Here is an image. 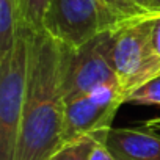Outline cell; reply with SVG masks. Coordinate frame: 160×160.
<instances>
[{
  "label": "cell",
  "mask_w": 160,
  "mask_h": 160,
  "mask_svg": "<svg viewBox=\"0 0 160 160\" xmlns=\"http://www.w3.org/2000/svg\"><path fill=\"white\" fill-rule=\"evenodd\" d=\"M110 49L112 30L78 47L60 46V77L64 104L105 87L121 88Z\"/></svg>",
  "instance_id": "cell-3"
},
{
  "label": "cell",
  "mask_w": 160,
  "mask_h": 160,
  "mask_svg": "<svg viewBox=\"0 0 160 160\" xmlns=\"http://www.w3.org/2000/svg\"><path fill=\"white\" fill-rule=\"evenodd\" d=\"M105 144L118 160H160V135L144 127H112Z\"/></svg>",
  "instance_id": "cell-7"
},
{
  "label": "cell",
  "mask_w": 160,
  "mask_h": 160,
  "mask_svg": "<svg viewBox=\"0 0 160 160\" xmlns=\"http://www.w3.org/2000/svg\"><path fill=\"white\" fill-rule=\"evenodd\" d=\"M132 2L146 13H155V10L152 7V0H132Z\"/></svg>",
  "instance_id": "cell-15"
},
{
  "label": "cell",
  "mask_w": 160,
  "mask_h": 160,
  "mask_svg": "<svg viewBox=\"0 0 160 160\" xmlns=\"http://www.w3.org/2000/svg\"><path fill=\"white\" fill-rule=\"evenodd\" d=\"M88 160H118V158L110 152V149L105 144V140H99Z\"/></svg>",
  "instance_id": "cell-13"
},
{
  "label": "cell",
  "mask_w": 160,
  "mask_h": 160,
  "mask_svg": "<svg viewBox=\"0 0 160 160\" xmlns=\"http://www.w3.org/2000/svg\"><path fill=\"white\" fill-rule=\"evenodd\" d=\"M144 126H148L149 129H154V130H160V118H154V119H149L144 122Z\"/></svg>",
  "instance_id": "cell-16"
},
{
  "label": "cell",
  "mask_w": 160,
  "mask_h": 160,
  "mask_svg": "<svg viewBox=\"0 0 160 160\" xmlns=\"http://www.w3.org/2000/svg\"><path fill=\"white\" fill-rule=\"evenodd\" d=\"M124 104L133 105H157L160 107V74L149 78L143 85L129 91L124 98Z\"/></svg>",
  "instance_id": "cell-9"
},
{
  "label": "cell",
  "mask_w": 160,
  "mask_h": 160,
  "mask_svg": "<svg viewBox=\"0 0 160 160\" xmlns=\"http://www.w3.org/2000/svg\"><path fill=\"white\" fill-rule=\"evenodd\" d=\"M152 7L155 11H160V0H152Z\"/></svg>",
  "instance_id": "cell-17"
},
{
  "label": "cell",
  "mask_w": 160,
  "mask_h": 160,
  "mask_svg": "<svg viewBox=\"0 0 160 160\" xmlns=\"http://www.w3.org/2000/svg\"><path fill=\"white\" fill-rule=\"evenodd\" d=\"M121 22L102 0H49L42 30L60 46L78 47Z\"/></svg>",
  "instance_id": "cell-5"
},
{
  "label": "cell",
  "mask_w": 160,
  "mask_h": 160,
  "mask_svg": "<svg viewBox=\"0 0 160 160\" xmlns=\"http://www.w3.org/2000/svg\"><path fill=\"white\" fill-rule=\"evenodd\" d=\"M102 2L124 22L129 19H135L140 18L143 14H148L146 11H143L140 7H137L132 0H102Z\"/></svg>",
  "instance_id": "cell-12"
},
{
  "label": "cell",
  "mask_w": 160,
  "mask_h": 160,
  "mask_svg": "<svg viewBox=\"0 0 160 160\" xmlns=\"http://www.w3.org/2000/svg\"><path fill=\"white\" fill-rule=\"evenodd\" d=\"M107 137H83L64 144L50 160H88L96 143Z\"/></svg>",
  "instance_id": "cell-10"
},
{
  "label": "cell",
  "mask_w": 160,
  "mask_h": 160,
  "mask_svg": "<svg viewBox=\"0 0 160 160\" xmlns=\"http://www.w3.org/2000/svg\"><path fill=\"white\" fill-rule=\"evenodd\" d=\"M152 49H154L155 57L160 60V13H157L154 32H152Z\"/></svg>",
  "instance_id": "cell-14"
},
{
  "label": "cell",
  "mask_w": 160,
  "mask_h": 160,
  "mask_svg": "<svg viewBox=\"0 0 160 160\" xmlns=\"http://www.w3.org/2000/svg\"><path fill=\"white\" fill-rule=\"evenodd\" d=\"M64 107L60 44L44 30L33 32L27 96L14 160H50L64 146Z\"/></svg>",
  "instance_id": "cell-1"
},
{
  "label": "cell",
  "mask_w": 160,
  "mask_h": 160,
  "mask_svg": "<svg viewBox=\"0 0 160 160\" xmlns=\"http://www.w3.org/2000/svg\"><path fill=\"white\" fill-rule=\"evenodd\" d=\"M22 25L19 0H0V58L10 52Z\"/></svg>",
  "instance_id": "cell-8"
},
{
  "label": "cell",
  "mask_w": 160,
  "mask_h": 160,
  "mask_svg": "<svg viewBox=\"0 0 160 160\" xmlns=\"http://www.w3.org/2000/svg\"><path fill=\"white\" fill-rule=\"evenodd\" d=\"M33 30L25 24L0 58V160H14L27 96Z\"/></svg>",
  "instance_id": "cell-2"
},
{
  "label": "cell",
  "mask_w": 160,
  "mask_h": 160,
  "mask_svg": "<svg viewBox=\"0 0 160 160\" xmlns=\"http://www.w3.org/2000/svg\"><path fill=\"white\" fill-rule=\"evenodd\" d=\"M157 13H148L121 22L112 30L110 57L124 98L129 91L160 74V60L152 49Z\"/></svg>",
  "instance_id": "cell-4"
},
{
  "label": "cell",
  "mask_w": 160,
  "mask_h": 160,
  "mask_svg": "<svg viewBox=\"0 0 160 160\" xmlns=\"http://www.w3.org/2000/svg\"><path fill=\"white\" fill-rule=\"evenodd\" d=\"M122 104L124 93L119 87H105L68 102L64 107L63 143L68 144L83 137H107Z\"/></svg>",
  "instance_id": "cell-6"
},
{
  "label": "cell",
  "mask_w": 160,
  "mask_h": 160,
  "mask_svg": "<svg viewBox=\"0 0 160 160\" xmlns=\"http://www.w3.org/2000/svg\"><path fill=\"white\" fill-rule=\"evenodd\" d=\"M22 21L33 32L44 28V16L49 7V0H19Z\"/></svg>",
  "instance_id": "cell-11"
}]
</instances>
